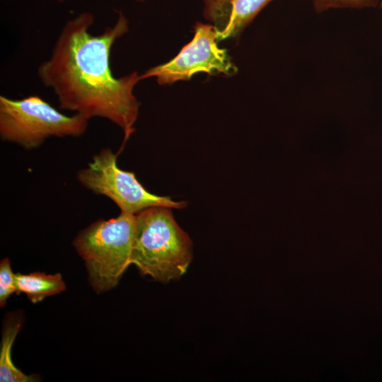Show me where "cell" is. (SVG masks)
Returning <instances> with one entry per match:
<instances>
[{"label": "cell", "instance_id": "obj_6", "mask_svg": "<svg viewBox=\"0 0 382 382\" xmlns=\"http://www.w3.org/2000/svg\"><path fill=\"white\" fill-rule=\"evenodd\" d=\"M192 40L166 63L154 66L140 75V79L155 77L158 84L190 80L204 72L209 75L232 76L238 68L226 49L219 46L216 33L212 24L197 22Z\"/></svg>", "mask_w": 382, "mask_h": 382}, {"label": "cell", "instance_id": "obj_4", "mask_svg": "<svg viewBox=\"0 0 382 382\" xmlns=\"http://www.w3.org/2000/svg\"><path fill=\"white\" fill-rule=\"evenodd\" d=\"M88 120L81 115L67 116L37 96L21 100L0 96V137L25 149L39 147L51 137H79Z\"/></svg>", "mask_w": 382, "mask_h": 382}, {"label": "cell", "instance_id": "obj_12", "mask_svg": "<svg viewBox=\"0 0 382 382\" xmlns=\"http://www.w3.org/2000/svg\"><path fill=\"white\" fill-rule=\"evenodd\" d=\"M379 8L382 9V0H381L380 1V4H379Z\"/></svg>", "mask_w": 382, "mask_h": 382}, {"label": "cell", "instance_id": "obj_13", "mask_svg": "<svg viewBox=\"0 0 382 382\" xmlns=\"http://www.w3.org/2000/svg\"><path fill=\"white\" fill-rule=\"evenodd\" d=\"M137 1H143L144 0H136Z\"/></svg>", "mask_w": 382, "mask_h": 382}, {"label": "cell", "instance_id": "obj_3", "mask_svg": "<svg viewBox=\"0 0 382 382\" xmlns=\"http://www.w3.org/2000/svg\"><path fill=\"white\" fill-rule=\"evenodd\" d=\"M135 224V214L120 212L115 218L96 221L74 239L89 284L97 294L115 288L132 265Z\"/></svg>", "mask_w": 382, "mask_h": 382}, {"label": "cell", "instance_id": "obj_1", "mask_svg": "<svg viewBox=\"0 0 382 382\" xmlns=\"http://www.w3.org/2000/svg\"><path fill=\"white\" fill-rule=\"evenodd\" d=\"M93 21L87 12L68 21L37 76L52 89L61 109L88 120L105 118L124 132L126 141L134 132L139 115L133 90L140 76L134 71L116 78L110 62L113 44L129 30L128 21L120 13L115 24L98 35L88 31Z\"/></svg>", "mask_w": 382, "mask_h": 382}, {"label": "cell", "instance_id": "obj_5", "mask_svg": "<svg viewBox=\"0 0 382 382\" xmlns=\"http://www.w3.org/2000/svg\"><path fill=\"white\" fill-rule=\"evenodd\" d=\"M117 156L110 148L95 154L86 167L76 174L77 180L90 191L110 199L120 212L136 214L155 206L181 209L187 206L184 200L151 193L139 183L132 172L117 166Z\"/></svg>", "mask_w": 382, "mask_h": 382}, {"label": "cell", "instance_id": "obj_9", "mask_svg": "<svg viewBox=\"0 0 382 382\" xmlns=\"http://www.w3.org/2000/svg\"><path fill=\"white\" fill-rule=\"evenodd\" d=\"M17 294L23 293L33 303L45 298L62 293L66 285L59 273L47 274L35 272L30 274L17 273L15 275Z\"/></svg>", "mask_w": 382, "mask_h": 382}, {"label": "cell", "instance_id": "obj_11", "mask_svg": "<svg viewBox=\"0 0 382 382\" xmlns=\"http://www.w3.org/2000/svg\"><path fill=\"white\" fill-rule=\"evenodd\" d=\"M15 274L13 273L8 257L0 262V306L4 307L7 299L16 291Z\"/></svg>", "mask_w": 382, "mask_h": 382}, {"label": "cell", "instance_id": "obj_2", "mask_svg": "<svg viewBox=\"0 0 382 382\" xmlns=\"http://www.w3.org/2000/svg\"><path fill=\"white\" fill-rule=\"evenodd\" d=\"M172 209L155 206L135 214L132 265L143 275L162 283L179 279L193 258L192 241Z\"/></svg>", "mask_w": 382, "mask_h": 382}, {"label": "cell", "instance_id": "obj_10", "mask_svg": "<svg viewBox=\"0 0 382 382\" xmlns=\"http://www.w3.org/2000/svg\"><path fill=\"white\" fill-rule=\"evenodd\" d=\"M380 1L381 0H312L313 8L317 13L335 8H376L379 7Z\"/></svg>", "mask_w": 382, "mask_h": 382}, {"label": "cell", "instance_id": "obj_7", "mask_svg": "<svg viewBox=\"0 0 382 382\" xmlns=\"http://www.w3.org/2000/svg\"><path fill=\"white\" fill-rule=\"evenodd\" d=\"M272 0H202L204 18L214 27L219 42L238 37Z\"/></svg>", "mask_w": 382, "mask_h": 382}, {"label": "cell", "instance_id": "obj_8", "mask_svg": "<svg viewBox=\"0 0 382 382\" xmlns=\"http://www.w3.org/2000/svg\"><path fill=\"white\" fill-rule=\"evenodd\" d=\"M23 316L20 312L8 314L4 321L0 349L1 382H35L40 378L36 374L26 375L15 366L11 359V347L21 330Z\"/></svg>", "mask_w": 382, "mask_h": 382}]
</instances>
